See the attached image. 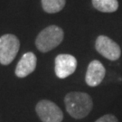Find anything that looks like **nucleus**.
<instances>
[{
	"mask_svg": "<svg viewBox=\"0 0 122 122\" xmlns=\"http://www.w3.org/2000/svg\"><path fill=\"white\" fill-rule=\"evenodd\" d=\"M64 103L67 112L76 119L87 117L93 107L92 97L85 92L68 93L64 98Z\"/></svg>",
	"mask_w": 122,
	"mask_h": 122,
	"instance_id": "1",
	"label": "nucleus"
},
{
	"mask_svg": "<svg viewBox=\"0 0 122 122\" xmlns=\"http://www.w3.org/2000/svg\"><path fill=\"white\" fill-rule=\"evenodd\" d=\"M64 37V33L61 27L49 25L41 31L35 40L36 48L42 52H48L60 45Z\"/></svg>",
	"mask_w": 122,
	"mask_h": 122,
	"instance_id": "2",
	"label": "nucleus"
},
{
	"mask_svg": "<svg viewBox=\"0 0 122 122\" xmlns=\"http://www.w3.org/2000/svg\"><path fill=\"white\" fill-rule=\"evenodd\" d=\"M20 48V42L14 35L7 34L0 37V63L8 65L15 60Z\"/></svg>",
	"mask_w": 122,
	"mask_h": 122,
	"instance_id": "3",
	"label": "nucleus"
},
{
	"mask_svg": "<svg viewBox=\"0 0 122 122\" xmlns=\"http://www.w3.org/2000/svg\"><path fill=\"white\" fill-rule=\"evenodd\" d=\"M35 111L43 122H61L63 119L61 109L50 100H40L36 104Z\"/></svg>",
	"mask_w": 122,
	"mask_h": 122,
	"instance_id": "4",
	"label": "nucleus"
},
{
	"mask_svg": "<svg viewBox=\"0 0 122 122\" xmlns=\"http://www.w3.org/2000/svg\"><path fill=\"white\" fill-rule=\"evenodd\" d=\"M95 48L100 55L110 61H116L121 55L120 47L108 36L100 35L95 42Z\"/></svg>",
	"mask_w": 122,
	"mask_h": 122,
	"instance_id": "5",
	"label": "nucleus"
},
{
	"mask_svg": "<svg viewBox=\"0 0 122 122\" xmlns=\"http://www.w3.org/2000/svg\"><path fill=\"white\" fill-rule=\"evenodd\" d=\"M77 67V60L73 55L62 53L57 55L54 61V71L58 78L65 79L73 73Z\"/></svg>",
	"mask_w": 122,
	"mask_h": 122,
	"instance_id": "6",
	"label": "nucleus"
},
{
	"mask_svg": "<svg viewBox=\"0 0 122 122\" xmlns=\"http://www.w3.org/2000/svg\"><path fill=\"white\" fill-rule=\"evenodd\" d=\"M105 74L106 70L103 64L98 60H93L87 68L85 81L90 87H96L103 81Z\"/></svg>",
	"mask_w": 122,
	"mask_h": 122,
	"instance_id": "7",
	"label": "nucleus"
},
{
	"mask_svg": "<svg viewBox=\"0 0 122 122\" xmlns=\"http://www.w3.org/2000/svg\"><path fill=\"white\" fill-rule=\"evenodd\" d=\"M37 58L34 52H25L18 61L15 68V75L18 78H25L31 74L36 68Z\"/></svg>",
	"mask_w": 122,
	"mask_h": 122,
	"instance_id": "8",
	"label": "nucleus"
},
{
	"mask_svg": "<svg viewBox=\"0 0 122 122\" xmlns=\"http://www.w3.org/2000/svg\"><path fill=\"white\" fill-rule=\"evenodd\" d=\"M92 5L98 11L103 13H113L118 8V0H92Z\"/></svg>",
	"mask_w": 122,
	"mask_h": 122,
	"instance_id": "9",
	"label": "nucleus"
},
{
	"mask_svg": "<svg viewBox=\"0 0 122 122\" xmlns=\"http://www.w3.org/2000/svg\"><path fill=\"white\" fill-rule=\"evenodd\" d=\"M65 3L66 0H42V6L46 13L54 14L62 10Z\"/></svg>",
	"mask_w": 122,
	"mask_h": 122,
	"instance_id": "10",
	"label": "nucleus"
},
{
	"mask_svg": "<svg viewBox=\"0 0 122 122\" xmlns=\"http://www.w3.org/2000/svg\"><path fill=\"white\" fill-rule=\"evenodd\" d=\"M95 122H118V120L112 114H106L100 117V118H98Z\"/></svg>",
	"mask_w": 122,
	"mask_h": 122,
	"instance_id": "11",
	"label": "nucleus"
}]
</instances>
